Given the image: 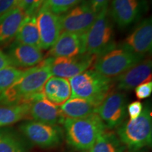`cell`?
Wrapping results in <instances>:
<instances>
[{
  "label": "cell",
  "mask_w": 152,
  "mask_h": 152,
  "mask_svg": "<svg viewBox=\"0 0 152 152\" xmlns=\"http://www.w3.org/2000/svg\"><path fill=\"white\" fill-rule=\"evenodd\" d=\"M111 0H88L91 8L96 14H99L104 9L109 7Z\"/></svg>",
  "instance_id": "obj_31"
},
{
  "label": "cell",
  "mask_w": 152,
  "mask_h": 152,
  "mask_svg": "<svg viewBox=\"0 0 152 152\" xmlns=\"http://www.w3.org/2000/svg\"><path fill=\"white\" fill-rule=\"evenodd\" d=\"M151 75L152 61L148 58L137 63L113 81L116 83L118 90L130 91L142 83L151 81Z\"/></svg>",
  "instance_id": "obj_15"
},
{
  "label": "cell",
  "mask_w": 152,
  "mask_h": 152,
  "mask_svg": "<svg viewBox=\"0 0 152 152\" xmlns=\"http://www.w3.org/2000/svg\"><path fill=\"white\" fill-rule=\"evenodd\" d=\"M96 58L87 53L71 57H50L51 73L55 77L70 79L87 71Z\"/></svg>",
  "instance_id": "obj_11"
},
{
  "label": "cell",
  "mask_w": 152,
  "mask_h": 152,
  "mask_svg": "<svg viewBox=\"0 0 152 152\" xmlns=\"http://www.w3.org/2000/svg\"><path fill=\"white\" fill-rule=\"evenodd\" d=\"M52 76L48 57L37 66L26 70L14 85L0 92V105L30 103L42 96L44 85Z\"/></svg>",
  "instance_id": "obj_1"
},
{
  "label": "cell",
  "mask_w": 152,
  "mask_h": 152,
  "mask_svg": "<svg viewBox=\"0 0 152 152\" xmlns=\"http://www.w3.org/2000/svg\"><path fill=\"white\" fill-rule=\"evenodd\" d=\"M24 71L13 66L0 69V92L7 90L14 85L21 77Z\"/></svg>",
  "instance_id": "obj_25"
},
{
  "label": "cell",
  "mask_w": 152,
  "mask_h": 152,
  "mask_svg": "<svg viewBox=\"0 0 152 152\" xmlns=\"http://www.w3.org/2000/svg\"><path fill=\"white\" fill-rule=\"evenodd\" d=\"M29 104L0 105V127L14 124L29 117Z\"/></svg>",
  "instance_id": "obj_23"
},
{
  "label": "cell",
  "mask_w": 152,
  "mask_h": 152,
  "mask_svg": "<svg viewBox=\"0 0 152 152\" xmlns=\"http://www.w3.org/2000/svg\"><path fill=\"white\" fill-rule=\"evenodd\" d=\"M127 151L128 149L117 134L107 129L96 139L90 149V152H128Z\"/></svg>",
  "instance_id": "obj_22"
},
{
  "label": "cell",
  "mask_w": 152,
  "mask_h": 152,
  "mask_svg": "<svg viewBox=\"0 0 152 152\" xmlns=\"http://www.w3.org/2000/svg\"><path fill=\"white\" fill-rule=\"evenodd\" d=\"M143 110V104L139 101L133 102L127 106V112H128L130 120L135 119L142 113Z\"/></svg>",
  "instance_id": "obj_29"
},
{
  "label": "cell",
  "mask_w": 152,
  "mask_h": 152,
  "mask_svg": "<svg viewBox=\"0 0 152 152\" xmlns=\"http://www.w3.org/2000/svg\"><path fill=\"white\" fill-rule=\"evenodd\" d=\"M144 57L121 46L115 47L98 56L93 66L94 71L100 75L110 79L116 78L143 60Z\"/></svg>",
  "instance_id": "obj_6"
},
{
  "label": "cell",
  "mask_w": 152,
  "mask_h": 152,
  "mask_svg": "<svg viewBox=\"0 0 152 152\" xmlns=\"http://www.w3.org/2000/svg\"><path fill=\"white\" fill-rule=\"evenodd\" d=\"M29 117L37 122L52 125H62L65 120L61 113L59 107L47 100L44 95L30 103Z\"/></svg>",
  "instance_id": "obj_17"
},
{
  "label": "cell",
  "mask_w": 152,
  "mask_h": 152,
  "mask_svg": "<svg viewBox=\"0 0 152 152\" xmlns=\"http://www.w3.org/2000/svg\"><path fill=\"white\" fill-rule=\"evenodd\" d=\"M9 66H12V64L9 56L6 53L0 49V69Z\"/></svg>",
  "instance_id": "obj_32"
},
{
  "label": "cell",
  "mask_w": 152,
  "mask_h": 152,
  "mask_svg": "<svg viewBox=\"0 0 152 152\" xmlns=\"http://www.w3.org/2000/svg\"><path fill=\"white\" fill-rule=\"evenodd\" d=\"M127 99L125 94L113 91L96 109V113L103 121L107 129L118 128L127 116Z\"/></svg>",
  "instance_id": "obj_8"
},
{
  "label": "cell",
  "mask_w": 152,
  "mask_h": 152,
  "mask_svg": "<svg viewBox=\"0 0 152 152\" xmlns=\"http://www.w3.org/2000/svg\"><path fill=\"white\" fill-rule=\"evenodd\" d=\"M20 130L30 142L41 148L59 145L64 138V130L58 125H52L28 121L20 125Z\"/></svg>",
  "instance_id": "obj_7"
},
{
  "label": "cell",
  "mask_w": 152,
  "mask_h": 152,
  "mask_svg": "<svg viewBox=\"0 0 152 152\" xmlns=\"http://www.w3.org/2000/svg\"><path fill=\"white\" fill-rule=\"evenodd\" d=\"M62 125L67 143L77 150L90 149L107 129L96 113L80 118H65Z\"/></svg>",
  "instance_id": "obj_2"
},
{
  "label": "cell",
  "mask_w": 152,
  "mask_h": 152,
  "mask_svg": "<svg viewBox=\"0 0 152 152\" xmlns=\"http://www.w3.org/2000/svg\"><path fill=\"white\" fill-rule=\"evenodd\" d=\"M15 41L41 49L40 37L35 16H27L19 28Z\"/></svg>",
  "instance_id": "obj_21"
},
{
  "label": "cell",
  "mask_w": 152,
  "mask_h": 152,
  "mask_svg": "<svg viewBox=\"0 0 152 152\" xmlns=\"http://www.w3.org/2000/svg\"><path fill=\"white\" fill-rule=\"evenodd\" d=\"M121 47L140 56L151 51L152 20L147 18L139 23L138 26L123 41Z\"/></svg>",
  "instance_id": "obj_13"
},
{
  "label": "cell",
  "mask_w": 152,
  "mask_h": 152,
  "mask_svg": "<svg viewBox=\"0 0 152 152\" xmlns=\"http://www.w3.org/2000/svg\"><path fill=\"white\" fill-rule=\"evenodd\" d=\"M97 14L91 8L88 0L60 16L62 32L76 34H85L94 23Z\"/></svg>",
  "instance_id": "obj_10"
},
{
  "label": "cell",
  "mask_w": 152,
  "mask_h": 152,
  "mask_svg": "<svg viewBox=\"0 0 152 152\" xmlns=\"http://www.w3.org/2000/svg\"><path fill=\"white\" fill-rule=\"evenodd\" d=\"M85 53V34L63 32L49 49L48 57H71Z\"/></svg>",
  "instance_id": "obj_14"
},
{
  "label": "cell",
  "mask_w": 152,
  "mask_h": 152,
  "mask_svg": "<svg viewBox=\"0 0 152 152\" xmlns=\"http://www.w3.org/2000/svg\"><path fill=\"white\" fill-rule=\"evenodd\" d=\"M117 136L129 152H137L152 142V117L149 106L135 119L129 120L118 127Z\"/></svg>",
  "instance_id": "obj_4"
},
{
  "label": "cell",
  "mask_w": 152,
  "mask_h": 152,
  "mask_svg": "<svg viewBox=\"0 0 152 152\" xmlns=\"http://www.w3.org/2000/svg\"><path fill=\"white\" fill-rule=\"evenodd\" d=\"M35 18L40 37L41 49H49L61 35L60 16L41 7Z\"/></svg>",
  "instance_id": "obj_12"
},
{
  "label": "cell",
  "mask_w": 152,
  "mask_h": 152,
  "mask_svg": "<svg viewBox=\"0 0 152 152\" xmlns=\"http://www.w3.org/2000/svg\"><path fill=\"white\" fill-rule=\"evenodd\" d=\"M26 16V13L17 7L0 17V46L11 42L16 37Z\"/></svg>",
  "instance_id": "obj_18"
},
{
  "label": "cell",
  "mask_w": 152,
  "mask_h": 152,
  "mask_svg": "<svg viewBox=\"0 0 152 152\" xmlns=\"http://www.w3.org/2000/svg\"><path fill=\"white\" fill-rule=\"evenodd\" d=\"M13 66L16 68H32L43 61L41 49L14 41L9 45L6 53Z\"/></svg>",
  "instance_id": "obj_16"
},
{
  "label": "cell",
  "mask_w": 152,
  "mask_h": 152,
  "mask_svg": "<svg viewBox=\"0 0 152 152\" xmlns=\"http://www.w3.org/2000/svg\"><path fill=\"white\" fill-rule=\"evenodd\" d=\"M44 0H18V7L27 16H35L41 8Z\"/></svg>",
  "instance_id": "obj_27"
},
{
  "label": "cell",
  "mask_w": 152,
  "mask_h": 152,
  "mask_svg": "<svg viewBox=\"0 0 152 152\" xmlns=\"http://www.w3.org/2000/svg\"><path fill=\"white\" fill-rule=\"evenodd\" d=\"M85 53L99 56L116 47L113 20L109 7L97 14L94 23L85 33Z\"/></svg>",
  "instance_id": "obj_5"
},
{
  "label": "cell",
  "mask_w": 152,
  "mask_h": 152,
  "mask_svg": "<svg viewBox=\"0 0 152 152\" xmlns=\"http://www.w3.org/2000/svg\"><path fill=\"white\" fill-rule=\"evenodd\" d=\"M142 152H147V151H142Z\"/></svg>",
  "instance_id": "obj_33"
},
{
  "label": "cell",
  "mask_w": 152,
  "mask_h": 152,
  "mask_svg": "<svg viewBox=\"0 0 152 152\" xmlns=\"http://www.w3.org/2000/svg\"><path fill=\"white\" fill-rule=\"evenodd\" d=\"M98 106L80 98H70L60 106V111L64 118L76 119L96 113Z\"/></svg>",
  "instance_id": "obj_20"
},
{
  "label": "cell",
  "mask_w": 152,
  "mask_h": 152,
  "mask_svg": "<svg viewBox=\"0 0 152 152\" xmlns=\"http://www.w3.org/2000/svg\"><path fill=\"white\" fill-rule=\"evenodd\" d=\"M85 0H44L42 7L61 16Z\"/></svg>",
  "instance_id": "obj_26"
},
{
  "label": "cell",
  "mask_w": 152,
  "mask_h": 152,
  "mask_svg": "<svg viewBox=\"0 0 152 152\" xmlns=\"http://www.w3.org/2000/svg\"><path fill=\"white\" fill-rule=\"evenodd\" d=\"M148 8L147 0H111L109 12L113 22L125 28L140 20Z\"/></svg>",
  "instance_id": "obj_9"
},
{
  "label": "cell",
  "mask_w": 152,
  "mask_h": 152,
  "mask_svg": "<svg viewBox=\"0 0 152 152\" xmlns=\"http://www.w3.org/2000/svg\"><path fill=\"white\" fill-rule=\"evenodd\" d=\"M18 7V0H0V17Z\"/></svg>",
  "instance_id": "obj_30"
},
{
  "label": "cell",
  "mask_w": 152,
  "mask_h": 152,
  "mask_svg": "<svg viewBox=\"0 0 152 152\" xmlns=\"http://www.w3.org/2000/svg\"><path fill=\"white\" fill-rule=\"evenodd\" d=\"M26 147L20 139L9 132H0V152H25Z\"/></svg>",
  "instance_id": "obj_24"
},
{
  "label": "cell",
  "mask_w": 152,
  "mask_h": 152,
  "mask_svg": "<svg viewBox=\"0 0 152 152\" xmlns=\"http://www.w3.org/2000/svg\"><path fill=\"white\" fill-rule=\"evenodd\" d=\"M45 98L55 105L61 106L71 98V90L68 79L51 77L45 83L42 89Z\"/></svg>",
  "instance_id": "obj_19"
},
{
  "label": "cell",
  "mask_w": 152,
  "mask_h": 152,
  "mask_svg": "<svg viewBox=\"0 0 152 152\" xmlns=\"http://www.w3.org/2000/svg\"><path fill=\"white\" fill-rule=\"evenodd\" d=\"M68 82L71 90V98L83 99L99 106L111 92L114 81L90 69L71 77Z\"/></svg>",
  "instance_id": "obj_3"
},
{
  "label": "cell",
  "mask_w": 152,
  "mask_h": 152,
  "mask_svg": "<svg viewBox=\"0 0 152 152\" xmlns=\"http://www.w3.org/2000/svg\"><path fill=\"white\" fill-rule=\"evenodd\" d=\"M134 92L138 99H144L149 97L152 93V82L142 83L134 88Z\"/></svg>",
  "instance_id": "obj_28"
}]
</instances>
